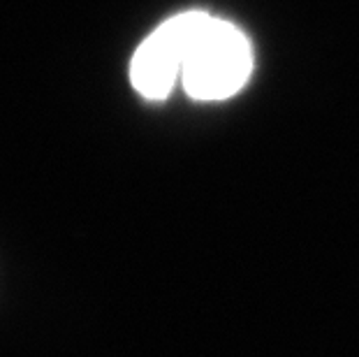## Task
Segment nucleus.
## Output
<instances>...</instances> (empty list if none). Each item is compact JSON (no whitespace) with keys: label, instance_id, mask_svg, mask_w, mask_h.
Listing matches in <instances>:
<instances>
[{"label":"nucleus","instance_id":"obj_1","mask_svg":"<svg viewBox=\"0 0 359 357\" xmlns=\"http://www.w3.org/2000/svg\"><path fill=\"white\" fill-rule=\"evenodd\" d=\"M253 72L248 37L230 21L209 17L188 51L181 83L195 100H225L246 86Z\"/></svg>","mask_w":359,"mask_h":357},{"label":"nucleus","instance_id":"obj_2","mask_svg":"<svg viewBox=\"0 0 359 357\" xmlns=\"http://www.w3.org/2000/svg\"><path fill=\"white\" fill-rule=\"evenodd\" d=\"M209 17L211 14L202 10L181 12L160 24L137 47L130 63V79L144 97L163 100L172 93L174 83L181 79L188 51Z\"/></svg>","mask_w":359,"mask_h":357}]
</instances>
